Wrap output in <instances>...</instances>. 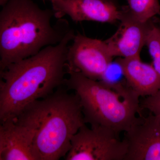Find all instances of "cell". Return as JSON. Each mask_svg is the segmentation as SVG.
<instances>
[{
  "label": "cell",
  "instance_id": "5b68a950",
  "mask_svg": "<svg viewBox=\"0 0 160 160\" xmlns=\"http://www.w3.org/2000/svg\"><path fill=\"white\" fill-rule=\"evenodd\" d=\"M127 145L119 134L105 126H82L71 140L66 160H125Z\"/></svg>",
  "mask_w": 160,
  "mask_h": 160
},
{
  "label": "cell",
  "instance_id": "3957f363",
  "mask_svg": "<svg viewBox=\"0 0 160 160\" xmlns=\"http://www.w3.org/2000/svg\"><path fill=\"white\" fill-rule=\"evenodd\" d=\"M13 120L34 132L39 160L65 157L73 136L86 124L78 95L59 88L47 97L29 104Z\"/></svg>",
  "mask_w": 160,
  "mask_h": 160
},
{
  "label": "cell",
  "instance_id": "277c9868",
  "mask_svg": "<svg viewBox=\"0 0 160 160\" xmlns=\"http://www.w3.org/2000/svg\"><path fill=\"white\" fill-rule=\"evenodd\" d=\"M64 84L79 97L86 123L101 126L120 134L142 116L140 96L126 82L95 81L76 72H69Z\"/></svg>",
  "mask_w": 160,
  "mask_h": 160
},
{
  "label": "cell",
  "instance_id": "ba28073f",
  "mask_svg": "<svg viewBox=\"0 0 160 160\" xmlns=\"http://www.w3.org/2000/svg\"><path fill=\"white\" fill-rule=\"evenodd\" d=\"M56 18L68 16L74 22L93 21L101 23L120 22L122 7L109 0H51Z\"/></svg>",
  "mask_w": 160,
  "mask_h": 160
},
{
  "label": "cell",
  "instance_id": "5bb4252c",
  "mask_svg": "<svg viewBox=\"0 0 160 160\" xmlns=\"http://www.w3.org/2000/svg\"><path fill=\"white\" fill-rule=\"evenodd\" d=\"M142 109H147L152 114L160 116V89L155 94L143 98L140 103Z\"/></svg>",
  "mask_w": 160,
  "mask_h": 160
},
{
  "label": "cell",
  "instance_id": "8992f818",
  "mask_svg": "<svg viewBox=\"0 0 160 160\" xmlns=\"http://www.w3.org/2000/svg\"><path fill=\"white\" fill-rule=\"evenodd\" d=\"M113 57L105 41L75 35L67 53V72H79L100 81L112 63Z\"/></svg>",
  "mask_w": 160,
  "mask_h": 160
},
{
  "label": "cell",
  "instance_id": "6da1fadb",
  "mask_svg": "<svg viewBox=\"0 0 160 160\" xmlns=\"http://www.w3.org/2000/svg\"><path fill=\"white\" fill-rule=\"evenodd\" d=\"M75 35L71 29L57 45L0 71L1 122L15 118L29 104L47 97L64 84L67 51Z\"/></svg>",
  "mask_w": 160,
  "mask_h": 160
},
{
  "label": "cell",
  "instance_id": "4fadbf2b",
  "mask_svg": "<svg viewBox=\"0 0 160 160\" xmlns=\"http://www.w3.org/2000/svg\"><path fill=\"white\" fill-rule=\"evenodd\" d=\"M155 17L147 36L146 46L152 58V66L160 75V20L154 19Z\"/></svg>",
  "mask_w": 160,
  "mask_h": 160
},
{
  "label": "cell",
  "instance_id": "8fae6325",
  "mask_svg": "<svg viewBox=\"0 0 160 160\" xmlns=\"http://www.w3.org/2000/svg\"><path fill=\"white\" fill-rule=\"evenodd\" d=\"M116 61L127 84L140 97L152 95L160 89V75L152 65L144 62L140 57L120 58Z\"/></svg>",
  "mask_w": 160,
  "mask_h": 160
},
{
  "label": "cell",
  "instance_id": "9c48e42d",
  "mask_svg": "<svg viewBox=\"0 0 160 160\" xmlns=\"http://www.w3.org/2000/svg\"><path fill=\"white\" fill-rule=\"evenodd\" d=\"M118 28L111 37L105 40L113 58H124L140 57L153 18L146 22L135 20L123 11Z\"/></svg>",
  "mask_w": 160,
  "mask_h": 160
},
{
  "label": "cell",
  "instance_id": "30bf717a",
  "mask_svg": "<svg viewBox=\"0 0 160 160\" xmlns=\"http://www.w3.org/2000/svg\"><path fill=\"white\" fill-rule=\"evenodd\" d=\"M34 132L13 119L1 122L0 160H39Z\"/></svg>",
  "mask_w": 160,
  "mask_h": 160
},
{
  "label": "cell",
  "instance_id": "e0dca14e",
  "mask_svg": "<svg viewBox=\"0 0 160 160\" xmlns=\"http://www.w3.org/2000/svg\"><path fill=\"white\" fill-rule=\"evenodd\" d=\"M50 1H51V0H50Z\"/></svg>",
  "mask_w": 160,
  "mask_h": 160
},
{
  "label": "cell",
  "instance_id": "7a4b0ae2",
  "mask_svg": "<svg viewBox=\"0 0 160 160\" xmlns=\"http://www.w3.org/2000/svg\"><path fill=\"white\" fill-rule=\"evenodd\" d=\"M0 71L12 63L60 43L71 28L67 20L54 17L32 0H1Z\"/></svg>",
  "mask_w": 160,
  "mask_h": 160
},
{
  "label": "cell",
  "instance_id": "9a60e30c",
  "mask_svg": "<svg viewBox=\"0 0 160 160\" xmlns=\"http://www.w3.org/2000/svg\"><path fill=\"white\" fill-rule=\"evenodd\" d=\"M109 1H112V2H115L118 3V0H109Z\"/></svg>",
  "mask_w": 160,
  "mask_h": 160
},
{
  "label": "cell",
  "instance_id": "7c38bea8",
  "mask_svg": "<svg viewBox=\"0 0 160 160\" xmlns=\"http://www.w3.org/2000/svg\"><path fill=\"white\" fill-rule=\"evenodd\" d=\"M123 11L135 20L146 22L160 12L158 0H126Z\"/></svg>",
  "mask_w": 160,
  "mask_h": 160
},
{
  "label": "cell",
  "instance_id": "2e32d148",
  "mask_svg": "<svg viewBox=\"0 0 160 160\" xmlns=\"http://www.w3.org/2000/svg\"><path fill=\"white\" fill-rule=\"evenodd\" d=\"M158 15H159V16H160V13H159V14Z\"/></svg>",
  "mask_w": 160,
  "mask_h": 160
},
{
  "label": "cell",
  "instance_id": "52a82bcc",
  "mask_svg": "<svg viewBox=\"0 0 160 160\" xmlns=\"http://www.w3.org/2000/svg\"><path fill=\"white\" fill-rule=\"evenodd\" d=\"M123 139L127 145L125 160H160V116H140Z\"/></svg>",
  "mask_w": 160,
  "mask_h": 160
}]
</instances>
